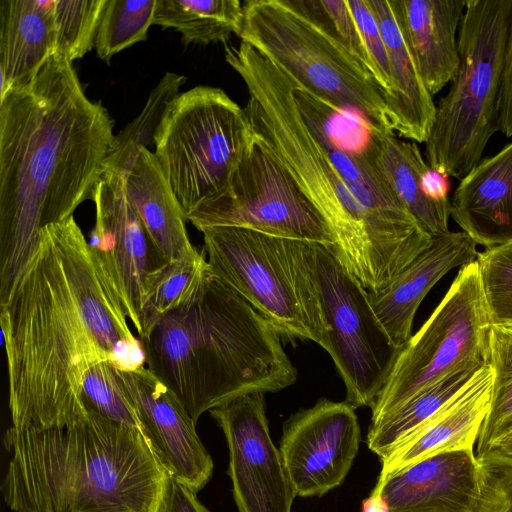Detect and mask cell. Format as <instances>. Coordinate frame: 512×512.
<instances>
[{"mask_svg":"<svg viewBox=\"0 0 512 512\" xmlns=\"http://www.w3.org/2000/svg\"><path fill=\"white\" fill-rule=\"evenodd\" d=\"M16 428L71 421L87 404L83 379L103 360L119 368L143 361L127 317L101 280L74 216L42 228L37 245L0 304Z\"/></svg>","mask_w":512,"mask_h":512,"instance_id":"obj_1","label":"cell"},{"mask_svg":"<svg viewBox=\"0 0 512 512\" xmlns=\"http://www.w3.org/2000/svg\"><path fill=\"white\" fill-rule=\"evenodd\" d=\"M113 125L105 107L85 94L72 62L57 54L0 100V304L40 230L92 198Z\"/></svg>","mask_w":512,"mask_h":512,"instance_id":"obj_2","label":"cell"},{"mask_svg":"<svg viewBox=\"0 0 512 512\" xmlns=\"http://www.w3.org/2000/svg\"><path fill=\"white\" fill-rule=\"evenodd\" d=\"M225 60L241 77L253 135L290 173L316 207L333 238L330 247L348 272L376 294L432 239L393 192L360 190L333 164L306 126L293 81L249 44H225Z\"/></svg>","mask_w":512,"mask_h":512,"instance_id":"obj_3","label":"cell"},{"mask_svg":"<svg viewBox=\"0 0 512 512\" xmlns=\"http://www.w3.org/2000/svg\"><path fill=\"white\" fill-rule=\"evenodd\" d=\"M86 404L61 425L6 430L1 490L11 510L158 511L169 474L142 433Z\"/></svg>","mask_w":512,"mask_h":512,"instance_id":"obj_4","label":"cell"},{"mask_svg":"<svg viewBox=\"0 0 512 512\" xmlns=\"http://www.w3.org/2000/svg\"><path fill=\"white\" fill-rule=\"evenodd\" d=\"M276 329L210 270L187 305L140 338L147 368L197 423L241 397L293 385L297 370Z\"/></svg>","mask_w":512,"mask_h":512,"instance_id":"obj_5","label":"cell"},{"mask_svg":"<svg viewBox=\"0 0 512 512\" xmlns=\"http://www.w3.org/2000/svg\"><path fill=\"white\" fill-rule=\"evenodd\" d=\"M211 274L240 295L286 339L328 349V325L313 243L241 227L202 231Z\"/></svg>","mask_w":512,"mask_h":512,"instance_id":"obj_6","label":"cell"},{"mask_svg":"<svg viewBox=\"0 0 512 512\" xmlns=\"http://www.w3.org/2000/svg\"><path fill=\"white\" fill-rule=\"evenodd\" d=\"M512 0H466L458 31L459 65L440 99L425 156L431 168L462 179L499 130V95Z\"/></svg>","mask_w":512,"mask_h":512,"instance_id":"obj_7","label":"cell"},{"mask_svg":"<svg viewBox=\"0 0 512 512\" xmlns=\"http://www.w3.org/2000/svg\"><path fill=\"white\" fill-rule=\"evenodd\" d=\"M239 37L300 87L395 133L390 95L374 72L288 0L246 2Z\"/></svg>","mask_w":512,"mask_h":512,"instance_id":"obj_8","label":"cell"},{"mask_svg":"<svg viewBox=\"0 0 512 512\" xmlns=\"http://www.w3.org/2000/svg\"><path fill=\"white\" fill-rule=\"evenodd\" d=\"M251 137L244 108L220 88L196 86L168 104L154 155L185 216L226 185Z\"/></svg>","mask_w":512,"mask_h":512,"instance_id":"obj_9","label":"cell"},{"mask_svg":"<svg viewBox=\"0 0 512 512\" xmlns=\"http://www.w3.org/2000/svg\"><path fill=\"white\" fill-rule=\"evenodd\" d=\"M491 327L473 261L460 267L433 313L399 349L371 406V424L452 373L487 364Z\"/></svg>","mask_w":512,"mask_h":512,"instance_id":"obj_10","label":"cell"},{"mask_svg":"<svg viewBox=\"0 0 512 512\" xmlns=\"http://www.w3.org/2000/svg\"><path fill=\"white\" fill-rule=\"evenodd\" d=\"M196 229L241 227L334 246L322 216L253 133L226 185L186 216Z\"/></svg>","mask_w":512,"mask_h":512,"instance_id":"obj_11","label":"cell"},{"mask_svg":"<svg viewBox=\"0 0 512 512\" xmlns=\"http://www.w3.org/2000/svg\"><path fill=\"white\" fill-rule=\"evenodd\" d=\"M314 263L328 325L327 353L346 389L345 401L371 407L384 387L397 353L377 318L369 292L330 247L313 243Z\"/></svg>","mask_w":512,"mask_h":512,"instance_id":"obj_12","label":"cell"},{"mask_svg":"<svg viewBox=\"0 0 512 512\" xmlns=\"http://www.w3.org/2000/svg\"><path fill=\"white\" fill-rule=\"evenodd\" d=\"M91 200L96 214L88 245L94 265L139 335L148 279L168 261L129 201L123 175L104 172Z\"/></svg>","mask_w":512,"mask_h":512,"instance_id":"obj_13","label":"cell"},{"mask_svg":"<svg viewBox=\"0 0 512 512\" xmlns=\"http://www.w3.org/2000/svg\"><path fill=\"white\" fill-rule=\"evenodd\" d=\"M229 450L228 475L238 512H291L297 496L273 444L264 394L212 409Z\"/></svg>","mask_w":512,"mask_h":512,"instance_id":"obj_14","label":"cell"},{"mask_svg":"<svg viewBox=\"0 0 512 512\" xmlns=\"http://www.w3.org/2000/svg\"><path fill=\"white\" fill-rule=\"evenodd\" d=\"M355 409L321 398L285 421L279 451L297 496H322L343 482L360 443Z\"/></svg>","mask_w":512,"mask_h":512,"instance_id":"obj_15","label":"cell"},{"mask_svg":"<svg viewBox=\"0 0 512 512\" xmlns=\"http://www.w3.org/2000/svg\"><path fill=\"white\" fill-rule=\"evenodd\" d=\"M481 480L474 449L435 454L378 481L364 512H477Z\"/></svg>","mask_w":512,"mask_h":512,"instance_id":"obj_16","label":"cell"},{"mask_svg":"<svg viewBox=\"0 0 512 512\" xmlns=\"http://www.w3.org/2000/svg\"><path fill=\"white\" fill-rule=\"evenodd\" d=\"M137 407L143 436L169 475L197 493L208 483L213 461L196 423L175 394L146 366L119 369Z\"/></svg>","mask_w":512,"mask_h":512,"instance_id":"obj_17","label":"cell"},{"mask_svg":"<svg viewBox=\"0 0 512 512\" xmlns=\"http://www.w3.org/2000/svg\"><path fill=\"white\" fill-rule=\"evenodd\" d=\"M476 245L463 231L435 236L384 289L369 293L377 318L397 348L411 338L416 311L428 292L452 269L475 261Z\"/></svg>","mask_w":512,"mask_h":512,"instance_id":"obj_18","label":"cell"},{"mask_svg":"<svg viewBox=\"0 0 512 512\" xmlns=\"http://www.w3.org/2000/svg\"><path fill=\"white\" fill-rule=\"evenodd\" d=\"M492 383L493 372L486 364L454 399L381 458L378 481L435 454L474 449L489 410Z\"/></svg>","mask_w":512,"mask_h":512,"instance_id":"obj_19","label":"cell"},{"mask_svg":"<svg viewBox=\"0 0 512 512\" xmlns=\"http://www.w3.org/2000/svg\"><path fill=\"white\" fill-rule=\"evenodd\" d=\"M403 39L432 96L459 65L458 37L466 0H389Z\"/></svg>","mask_w":512,"mask_h":512,"instance_id":"obj_20","label":"cell"},{"mask_svg":"<svg viewBox=\"0 0 512 512\" xmlns=\"http://www.w3.org/2000/svg\"><path fill=\"white\" fill-rule=\"evenodd\" d=\"M450 216L476 244L512 242V142L481 161L461 180Z\"/></svg>","mask_w":512,"mask_h":512,"instance_id":"obj_21","label":"cell"},{"mask_svg":"<svg viewBox=\"0 0 512 512\" xmlns=\"http://www.w3.org/2000/svg\"><path fill=\"white\" fill-rule=\"evenodd\" d=\"M55 54L54 0H0V100Z\"/></svg>","mask_w":512,"mask_h":512,"instance_id":"obj_22","label":"cell"},{"mask_svg":"<svg viewBox=\"0 0 512 512\" xmlns=\"http://www.w3.org/2000/svg\"><path fill=\"white\" fill-rule=\"evenodd\" d=\"M123 176L127 197L157 251L167 261L199 255L189 239L186 216L154 153L142 148Z\"/></svg>","mask_w":512,"mask_h":512,"instance_id":"obj_23","label":"cell"},{"mask_svg":"<svg viewBox=\"0 0 512 512\" xmlns=\"http://www.w3.org/2000/svg\"><path fill=\"white\" fill-rule=\"evenodd\" d=\"M381 32L392 84L391 115L395 133L425 143L434 122L436 105L403 39L389 0H366Z\"/></svg>","mask_w":512,"mask_h":512,"instance_id":"obj_24","label":"cell"},{"mask_svg":"<svg viewBox=\"0 0 512 512\" xmlns=\"http://www.w3.org/2000/svg\"><path fill=\"white\" fill-rule=\"evenodd\" d=\"M370 158L383 181L426 233L435 237L449 232L451 203H438L425 195L422 177L429 165L417 143L403 140L394 132L376 131Z\"/></svg>","mask_w":512,"mask_h":512,"instance_id":"obj_25","label":"cell"},{"mask_svg":"<svg viewBox=\"0 0 512 512\" xmlns=\"http://www.w3.org/2000/svg\"><path fill=\"white\" fill-rule=\"evenodd\" d=\"M243 20L238 0H157L153 24L175 29L185 45H208L239 36Z\"/></svg>","mask_w":512,"mask_h":512,"instance_id":"obj_26","label":"cell"},{"mask_svg":"<svg viewBox=\"0 0 512 512\" xmlns=\"http://www.w3.org/2000/svg\"><path fill=\"white\" fill-rule=\"evenodd\" d=\"M484 365L470 366L452 373L377 423L370 424L366 438L368 448L380 459L384 457L454 399Z\"/></svg>","mask_w":512,"mask_h":512,"instance_id":"obj_27","label":"cell"},{"mask_svg":"<svg viewBox=\"0 0 512 512\" xmlns=\"http://www.w3.org/2000/svg\"><path fill=\"white\" fill-rule=\"evenodd\" d=\"M209 273L205 254L168 261L153 272L147 283L139 339L164 315L194 299Z\"/></svg>","mask_w":512,"mask_h":512,"instance_id":"obj_28","label":"cell"},{"mask_svg":"<svg viewBox=\"0 0 512 512\" xmlns=\"http://www.w3.org/2000/svg\"><path fill=\"white\" fill-rule=\"evenodd\" d=\"M488 364L493 383L489 410L475 445L477 458L512 432V328L491 327Z\"/></svg>","mask_w":512,"mask_h":512,"instance_id":"obj_29","label":"cell"},{"mask_svg":"<svg viewBox=\"0 0 512 512\" xmlns=\"http://www.w3.org/2000/svg\"><path fill=\"white\" fill-rule=\"evenodd\" d=\"M186 77L166 72L151 90L144 108L115 137L105 162L104 172L125 175L135 162L139 151L154 143L155 133L168 104L179 94Z\"/></svg>","mask_w":512,"mask_h":512,"instance_id":"obj_30","label":"cell"},{"mask_svg":"<svg viewBox=\"0 0 512 512\" xmlns=\"http://www.w3.org/2000/svg\"><path fill=\"white\" fill-rule=\"evenodd\" d=\"M157 0H106L94 48L109 63L122 50L145 41L153 24Z\"/></svg>","mask_w":512,"mask_h":512,"instance_id":"obj_31","label":"cell"},{"mask_svg":"<svg viewBox=\"0 0 512 512\" xmlns=\"http://www.w3.org/2000/svg\"><path fill=\"white\" fill-rule=\"evenodd\" d=\"M475 261L491 325L512 328V242L486 248Z\"/></svg>","mask_w":512,"mask_h":512,"instance_id":"obj_32","label":"cell"},{"mask_svg":"<svg viewBox=\"0 0 512 512\" xmlns=\"http://www.w3.org/2000/svg\"><path fill=\"white\" fill-rule=\"evenodd\" d=\"M106 0H54L56 54L73 62L95 43Z\"/></svg>","mask_w":512,"mask_h":512,"instance_id":"obj_33","label":"cell"},{"mask_svg":"<svg viewBox=\"0 0 512 512\" xmlns=\"http://www.w3.org/2000/svg\"><path fill=\"white\" fill-rule=\"evenodd\" d=\"M85 400L105 417L142 433L137 407L111 360L92 365L83 379Z\"/></svg>","mask_w":512,"mask_h":512,"instance_id":"obj_34","label":"cell"},{"mask_svg":"<svg viewBox=\"0 0 512 512\" xmlns=\"http://www.w3.org/2000/svg\"><path fill=\"white\" fill-rule=\"evenodd\" d=\"M288 2L297 11L342 42L376 75L348 0H288Z\"/></svg>","mask_w":512,"mask_h":512,"instance_id":"obj_35","label":"cell"},{"mask_svg":"<svg viewBox=\"0 0 512 512\" xmlns=\"http://www.w3.org/2000/svg\"><path fill=\"white\" fill-rule=\"evenodd\" d=\"M481 465V495L477 512H512V458L488 452Z\"/></svg>","mask_w":512,"mask_h":512,"instance_id":"obj_36","label":"cell"},{"mask_svg":"<svg viewBox=\"0 0 512 512\" xmlns=\"http://www.w3.org/2000/svg\"><path fill=\"white\" fill-rule=\"evenodd\" d=\"M348 4L360 30L374 71L390 95L391 106L393 94L388 55L378 23L366 0H348Z\"/></svg>","mask_w":512,"mask_h":512,"instance_id":"obj_37","label":"cell"},{"mask_svg":"<svg viewBox=\"0 0 512 512\" xmlns=\"http://www.w3.org/2000/svg\"><path fill=\"white\" fill-rule=\"evenodd\" d=\"M157 512H209L197 498V492L168 475Z\"/></svg>","mask_w":512,"mask_h":512,"instance_id":"obj_38","label":"cell"},{"mask_svg":"<svg viewBox=\"0 0 512 512\" xmlns=\"http://www.w3.org/2000/svg\"><path fill=\"white\" fill-rule=\"evenodd\" d=\"M498 128L506 137H512V17L501 77Z\"/></svg>","mask_w":512,"mask_h":512,"instance_id":"obj_39","label":"cell"},{"mask_svg":"<svg viewBox=\"0 0 512 512\" xmlns=\"http://www.w3.org/2000/svg\"><path fill=\"white\" fill-rule=\"evenodd\" d=\"M449 177L448 174L429 166L422 177V189L425 195L435 202L449 203Z\"/></svg>","mask_w":512,"mask_h":512,"instance_id":"obj_40","label":"cell"},{"mask_svg":"<svg viewBox=\"0 0 512 512\" xmlns=\"http://www.w3.org/2000/svg\"><path fill=\"white\" fill-rule=\"evenodd\" d=\"M489 452L512 458V432L502 439Z\"/></svg>","mask_w":512,"mask_h":512,"instance_id":"obj_41","label":"cell"}]
</instances>
